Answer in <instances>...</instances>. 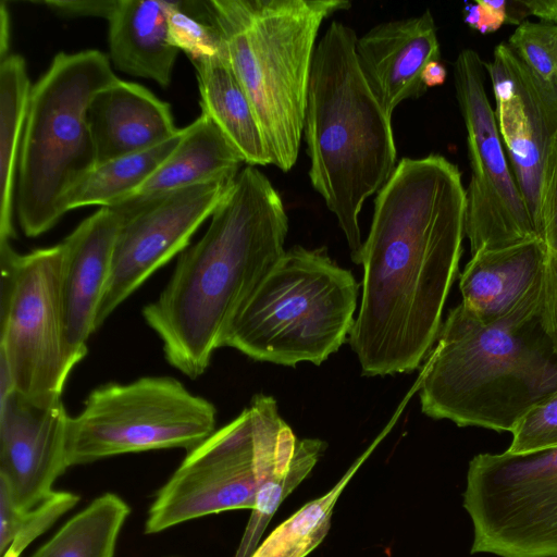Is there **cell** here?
Here are the masks:
<instances>
[{
	"label": "cell",
	"instance_id": "38",
	"mask_svg": "<svg viewBox=\"0 0 557 557\" xmlns=\"http://www.w3.org/2000/svg\"><path fill=\"white\" fill-rule=\"evenodd\" d=\"M446 76L447 71L441 61H432L428 63L422 72V81L426 88L443 85Z\"/></svg>",
	"mask_w": 557,
	"mask_h": 557
},
{
	"label": "cell",
	"instance_id": "28",
	"mask_svg": "<svg viewBox=\"0 0 557 557\" xmlns=\"http://www.w3.org/2000/svg\"><path fill=\"white\" fill-rule=\"evenodd\" d=\"M170 40L190 61L223 50L221 38L202 10L201 1H172L169 14Z\"/></svg>",
	"mask_w": 557,
	"mask_h": 557
},
{
	"label": "cell",
	"instance_id": "30",
	"mask_svg": "<svg viewBox=\"0 0 557 557\" xmlns=\"http://www.w3.org/2000/svg\"><path fill=\"white\" fill-rule=\"evenodd\" d=\"M79 496L72 492L54 491L45 502L22 511L14 539L1 557H20L23 550L48 530L63 513L72 509Z\"/></svg>",
	"mask_w": 557,
	"mask_h": 557
},
{
	"label": "cell",
	"instance_id": "26",
	"mask_svg": "<svg viewBox=\"0 0 557 557\" xmlns=\"http://www.w3.org/2000/svg\"><path fill=\"white\" fill-rule=\"evenodd\" d=\"M370 448L369 451H371ZM362 455L325 494L305 504L278 524L263 540L250 557H306L321 544L331 527L334 507L361 463Z\"/></svg>",
	"mask_w": 557,
	"mask_h": 557
},
{
	"label": "cell",
	"instance_id": "6",
	"mask_svg": "<svg viewBox=\"0 0 557 557\" xmlns=\"http://www.w3.org/2000/svg\"><path fill=\"white\" fill-rule=\"evenodd\" d=\"M117 79L108 55L88 49L59 52L32 86L14 200L27 237L55 225L66 213L69 191L97 165L87 110L95 95Z\"/></svg>",
	"mask_w": 557,
	"mask_h": 557
},
{
	"label": "cell",
	"instance_id": "4",
	"mask_svg": "<svg viewBox=\"0 0 557 557\" xmlns=\"http://www.w3.org/2000/svg\"><path fill=\"white\" fill-rule=\"evenodd\" d=\"M356 32L332 21L315 47L304 133L309 177L337 219L351 260L361 264L359 214L396 169L391 116L367 83L356 54Z\"/></svg>",
	"mask_w": 557,
	"mask_h": 557
},
{
	"label": "cell",
	"instance_id": "1",
	"mask_svg": "<svg viewBox=\"0 0 557 557\" xmlns=\"http://www.w3.org/2000/svg\"><path fill=\"white\" fill-rule=\"evenodd\" d=\"M467 193L441 154L403 158L377 191L349 335L362 374L416 370L432 349L466 235Z\"/></svg>",
	"mask_w": 557,
	"mask_h": 557
},
{
	"label": "cell",
	"instance_id": "34",
	"mask_svg": "<svg viewBox=\"0 0 557 557\" xmlns=\"http://www.w3.org/2000/svg\"><path fill=\"white\" fill-rule=\"evenodd\" d=\"M41 3L62 17L91 16L109 21L119 0H48Z\"/></svg>",
	"mask_w": 557,
	"mask_h": 557
},
{
	"label": "cell",
	"instance_id": "23",
	"mask_svg": "<svg viewBox=\"0 0 557 557\" xmlns=\"http://www.w3.org/2000/svg\"><path fill=\"white\" fill-rule=\"evenodd\" d=\"M0 61V239L10 240L15 236V183L32 86L23 57L10 53Z\"/></svg>",
	"mask_w": 557,
	"mask_h": 557
},
{
	"label": "cell",
	"instance_id": "32",
	"mask_svg": "<svg viewBox=\"0 0 557 557\" xmlns=\"http://www.w3.org/2000/svg\"><path fill=\"white\" fill-rule=\"evenodd\" d=\"M539 212L548 250L557 252V135L553 138L543 166Z\"/></svg>",
	"mask_w": 557,
	"mask_h": 557
},
{
	"label": "cell",
	"instance_id": "17",
	"mask_svg": "<svg viewBox=\"0 0 557 557\" xmlns=\"http://www.w3.org/2000/svg\"><path fill=\"white\" fill-rule=\"evenodd\" d=\"M362 74L388 116L404 100L421 97L422 72L441 60L437 29L430 10L375 25L357 39Z\"/></svg>",
	"mask_w": 557,
	"mask_h": 557
},
{
	"label": "cell",
	"instance_id": "10",
	"mask_svg": "<svg viewBox=\"0 0 557 557\" xmlns=\"http://www.w3.org/2000/svg\"><path fill=\"white\" fill-rule=\"evenodd\" d=\"M62 260L61 243L20 255L10 240L0 239V358L14 389L41 407L62 401L75 366L65 344Z\"/></svg>",
	"mask_w": 557,
	"mask_h": 557
},
{
	"label": "cell",
	"instance_id": "3",
	"mask_svg": "<svg viewBox=\"0 0 557 557\" xmlns=\"http://www.w3.org/2000/svg\"><path fill=\"white\" fill-rule=\"evenodd\" d=\"M542 283L493 322L461 304L449 311L420 383L425 416L511 433L557 393V350L540 313Z\"/></svg>",
	"mask_w": 557,
	"mask_h": 557
},
{
	"label": "cell",
	"instance_id": "39",
	"mask_svg": "<svg viewBox=\"0 0 557 557\" xmlns=\"http://www.w3.org/2000/svg\"><path fill=\"white\" fill-rule=\"evenodd\" d=\"M528 16L524 0H505V24L519 26Z\"/></svg>",
	"mask_w": 557,
	"mask_h": 557
},
{
	"label": "cell",
	"instance_id": "31",
	"mask_svg": "<svg viewBox=\"0 0 557 557\" xmlns=\"http://www.w3.org/2000/svg\"><path fill=\"white\" fill-rule=\"evenodd\" d=\"M507 449L524 454L557 446V393L532 409L511 432Z\"/></svg>",
	"mask_w": 557,
	"mask_h": 557
},
{
	"label": "cell",
	"instance_id": "37",
	"mask_svg": "<svg viewBox=\"0 0 557 557\" xmlns=\"http://www.w3.org/2000/svg\"><path fill=\"white\" fill-rule=\"evenodd\" d=\"M529 15L540 18V22L557 24V0H524Z\"/></svg>",
	"mask_w": 557,
	"mask_h": 557
},
{
	"label": "cell",
	"instance_id": "36",
	"mask_svg": "<svg viewBox=\"0 0 557 557\" xmlns=\"http://www.w3.org/2000/svg\"><path fill=\"white\" fill-rule=\"evenodd\" d=\"M22 511L0 486V556L7 552L14 539Z\"/></svg>",
	"mask_w": 557,
	"mask_h": 557
},
{
	"label": "cell",
	"instance_id": "20",
	"mask_svg": "<svg viewBox=\"0 0 557 557\" xmlns=\"http://www.w3.org/2000/svg\"><path fill=\"white\" fill-rule=\"evenodd\" d=\"M172 1L119 0L109 22L111 60L120 71L166 88L178 49L170 40Z\"/></svg>",
	"mask_w": 557,
	"mask_h": 557
},
{
	"label": "cell",
	"instance_id": "2",
	"mask_svg": "<svg viewBox=\"0 0 557 557\" xmlns=\"http://www.w3.org/2000/svg\"><path fill=\"white\" fill-rule=\"evenodd\" d=\"M287 232L278 193L259 169L245 166L203 236L181 253L159 297L143 309L172 367L190 379L206 371L245 301L284 255Z\"/></svg>",
	"mask_w": 557,
	"mask_h": 557
},
{
	"label": "cell",
	"instance_id": "15",
	"mask_svg": "<svg viewBox=\"0 0 557 557\" xmlns=\"http://www.w3.org/2000/svg\"><path fill=\"white\" fill-rule=\"evenodd\" d=\"M69 418L62 401L41 407L16 391L0 398V486L21 510L49 498L69 468Z\"/></svg>",
	"mask_w": 557,
	"mask_h": 557
},
{
	"label": "cell",
	"instance_id": "5",
	"mask_svg": "<svg viewBox=\"0 0 557 557\" xmlns=\"http://www.w3.org/2000/svg\"><path fill=\"white\" fill-rule=\"evenodd\" d=\"M202 10L249 97L272 164L296 163L315 40L322 23L347 0H210Z\"/></svg>",
	"mask_w": 557,
	"mask_h": 557
},
{
	"label": "cell",
	"instance_id": "22",
	"mask_svg": "<svg viewBox=\"0 0 557 557\" xmlns=\"http://www.w3.org/2000/svg\"><path fill=\"white\" fill-rule=\"evenodd\" d=\"M244 162L221 128L201 113L184 127L175 150L132 197L156 196L212 181H235Z\"/></svg>",
	"mask_w": 557,
	"mask_h": 557
},
{
	"label": "cell",
	"instance_id": "24",
	"mask_svg": "<svg viewBox=\"0 0 557 557\" xmlns=\"http://www.w3.org/2000/svg\"><path fill=\"white\" fill-rule=\"evenodd\" d=\"M184 128L150 149L97 164L64 199L65 212L85 206L112 207L131 198L180 144Z\"/></svg>",
	"mask_w": 557,
	"mask_h": 557
},
{
	"label": "cell",
	"instance_id": "11",
	"mask_svg": "<svg viewBox=\"0 0 557 557\" xmlns=\"http://www.w3.org/2000/svg\"><path fill=\"white\" fill-rule=\"evenodd\" d=\"M463 507L473 524L471 554L557 557V446L474 456Z\"/></svg>",
	"mask_w": 557,
	"mask_h": 557
},
{
	"label": "cell",
	"instance_id": "21",
	"mask_svg": "<svg viewBox=\"0 0 557 557\" xmlns=\"http://www.w3.org/2000/svg\"><path fill=\"white\" fill-rule=\"evenodd\" d=\"M190 62L196 70L202 113L221 128L245 163L272 164L252 103L233 72L224 47L214 55Z\"/></svg>",
	"mask_w": 557,
	"mask_h": 557
},
{
	"label": "cell",
	"instance_id": "40",
	"mask_svg": "<svg viewBox=\"0 0 557 557\" xmlns=\"http://www.w3.org/2000/svg\"><path fill=\"white\" fill-rule=\"evenodd\" d=\"M10 15L5 3L0 4V60L10 54Z\"/></svg>",
	"mask_w": 557,
	"mask_h": 557
},
{
	"label": "cell",
	"instance_id": "12",
	"mask_svg": "<svg viewBox=\"0 0 557 557\" xmlns=\"http://www.w3.org/2000/svg\"><path fill=\"white\" fill-rule=\"evenodd\" d=\"M484 62L472 49L454 63L456 98L467 129L471 178L465 233L471 253L543 239L509 166L484 88Z\"/></svg>",
	"mask_w": 557,
	"mask_h": 557
},
{
	"label": "cell",
	"instance_id": "14",
	"mask_svg": "<svg viewBox=\"0 0 557 557\" xmlns=\"http://www.w3.org/2000/svg\"><path fill=\"white\" fill-rule=\"evenodd\" d=\"M484 67L511 171L543 238L540 186L549 145L557 135V85L541 79L506 44L495 48L492 62H484Z\"/></svg>",
	"mask_w": 557,
	"mask_h": 557
},
{
	"label": "cell",
	"instance_id": "19",
	"mask_svg": "<svg viewBox=\"0 0 557 557\" xmlns=\"http://www.w3.org/2000/svg\"><path fill=\"white\" fill-rule=\"evenodd\" d=\"M547 258L543 239L478 250L460 274V304L485 323L505 317L542 282Z\"/></svg>",
	"mask_w": 557,
	"mask_h": 557
},
{
	"label": "cell",
	"instance_id": "7",
	"mask_svg": "<svg viewBox=\"0 0 557 557\" xmlns=\"http://www.w3.org/2000/svg\"><path fill=\"white\" fill-rule=\"evenodd\" d=\"M359 284L325 248L295 246L269 270L245 301L224 339L258 361L317 366L346 342Z\"/></svg>",
	"mask_w": 557,
	"mask_h": 557
},
{
	"label": "cell",
	"instance_id": "18",
	"mask_svg": "<svg viewBox=\"0 0 557 557\" xmlns=\"http://www.w3.org/2000/svg\"><path fill=\"white\" fill-rule=\"evenodd\" d=\"M87 121L97 164L150 149L180 131L168 102L144 86L120 78L95 95Z\"/></svg>",
	"mask_w": 557,
	"mask_h": 557
},
{
	"label": "cell",
	"instance_id": "8",
	"mask_svg": "<svg viewBox=\"0 0 557 557\" xmlns=\"http://www.w3.org/2000/svg\"><path fill=\"white\" fill-rule=\"evenodd\" d=\"M298 441L275 399L255 395L238 417L187 451L151 504L145 533L222 511L252 509L260 487L289 469Z\"/></svg>",
	"mask_w": 557,
	"mask_h": 557
},
{
	"label": "cell",
	"instance_id": "16",
	"mask_svg": "<svg viewBox=\"0 0 557 557\" xmlns=\"http://www.w3.org/2000/svg\"><path fill=\"white\" fill-rule=\"evenodd\" d=\"M119 225L117 212L101 207L61 242L65 344L74 364L85 357L87 341L97 331L96 315L109 278Z\"/></svg>",
	"mask_w": 557,
	"mask_h": 557
},
{
	"label": "cell",
	"instance_id": "25",
	"mask_svg": "<svg viewBox=\"0 0 557 557\" xmlns=\"http://www.w3.org/2000/svg\"><path fill=\"white\" fill-rule=\"evenodd\" d=\"M129 513L131 508L120 496L104 493L66 521L30 557H113Z\"/></svg>",
	"mask_w": 557,
	"mask_h": 557
},
{
	"label": "cell",
	"instance_id": "13",
	"mask_svg": "<svg viewBox=\"0 0 557 557\" xmlns=\"http://www.w3.org/2000/svg\"><path fill=\"white\" fill-rule=\"evenodd\" d=\"M235 181H212L112 206L120 218L96 330L158 269L184 251Z\"/></svg>",
	"mask_w": 557,
	"mask_h": 557
},
{
	"label": "cell",
	"instance_id": "29",
	"mask_svg": "<svg viewBox=\"0 0 557 557\" xmlns=\"http://www.w3.org/2000/svg\"><path fill=\"white\" fill-rule=\"evenodd\" d=\"M508 46L541 79L557 85V24L524 21Z\"/></svg>",
	"mask_w": 557,
	"mask_h": 557
},
{
	"label": "cell",
	"instance_id": "9",
	"mask_svg": "<svg viewBox=\"0 0 557 557\" xmlns=\"http://www.w3.org/2000/svg\"><path fill=\"white\" fill-rule=\"evenodd\" d=\"M216 409L171 376H143L92 389L70 417L67 466L153 449L199 445L215 431Z\"/></svg>",
	"mask_w": 557,
	"mask_h": 557
},
{
	"label": "cell",
	"instance_id": "33",
	"mask_svg": "<svg viewBox=\"0 0 557 557\" xmlns=\"http://www.w3.org/2000/svg\"><path fill=\"white\" fill-rule=\"evenodd\" d=\"M540 313L543 327L557 350V252L550 250L543 276Z\"/></svg>",
	"mask_w": 557,
	"mask_h": 557
},
{
	"label": "cell",
	"instance_id": "27",
	"mask_svg": "<svg viewBox=\"0 0 557 557\" xmlns=\"http://www.w3.org/2000/svg\"><path fill=\"white\" fill-rule=\"evenodd\" d=\"M320 438H301L289 469L274 475L258 491L251 516L234 557H250L260 544L261 536L283 500L311 472L326 449Z\"/></svg>",
	"mask_w": 557,
	"mask_h": 557
},
{
	"label": "cell",
	"instance_id": "35",
	"mask_svg": "<svg viewBox=\"0 0 557 557\" xmlns=\"http://www.w3.org/2000/svg\"><path fill=\"white\" fill-rule=\"evenodd\" d=\"M465 11V22L482 34L495 32L505 24V0H476Z\"/></svg>",
	"mask_w": 557,
	"mask_h": 557
}]
</instances>
